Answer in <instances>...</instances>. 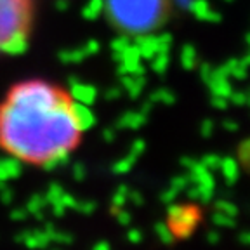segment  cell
Wrapping results in <instances>:
<instances>
[{
  "instance_id": "obj_28",
  "label": "cell",
  "mask_w": 250,
  "mask_h": 250,
  "mask_svg": "<svg viewBox=\"0 0 250 250\" xmlns=\"http://www.w3.org/2000/svg\"><path fill=\"white\" fill-rule=\"evenodd\" d=\"M214 210L223 212V214L231 215V217H236V215H238V207H236L233 202H229V200H226V198L215 200V202H214Z\"/></svg>"
},
{
  "instance_id": "obj_47",
  "label": "cell",
  "mask_w": 250,
  "mask_h": 250,
  "mask_svg": "<svg viewBox=\"0 0 250 250\" xmlns=\"http://www.w3.org/2000/svg\"><path fill=\"white\" fill-rule=\"evenodd\" d=\"M125 238H127V242L137 245V243H141L143 240H145V236H143V233H141L139 229H129L127 234H125Z\"/></svg>"
},
{
  "instance_id": "obj_60",
  "label": "cell",
  "mask_w": 250,
  "mask_h": 250,
  "mask_svg": "<svg viewBox=\"0 0 250 250\" xmlns=\"http://www.w3.org/2000/svg\"><path fill=\"white\" fill-rule=\"evenodd\" d=\"M4 184H7V183H2V181H0V186H4Z\"/></svg>"
},
{
  "instance_id": "obj_56",
  "label": "cell",
  "mask_w": 250,
  "mask_h": 250,
  "mask_svg": "<svg viewBox=\"0 0 250 250\" xmlns=\"http://www.w3.org/2000/svg\"><path fill=\"white\" fill-rule=\"evenodd\" d=\"M153 106H155V104H153V103L148 99V101H145V103H143V104H141L139 111H143V113H145V115H149V113H151V111H153Z\"/></svg>"
},
{
  "instance_id": "obj_4",
  "label": "cell",
  "mask_w": 250,
  "mask_h": 250,
  "mask_svg": "<svg viewBox=\"0 0 250 250\" xmlns=\"http://www.w3.org/2000/svg\"><path fill=\"white\" fill-rule=\"evenodd\" d=\"M202 221V212L196 205H179L172 202L167 205V224L176 240H186L193 234Z\"/></svg>"
},
{
  "instance_id": "obj_33",
  "label": "cell",
  "mask_w": 250,
  "mask_h": 250,
  "mask_svg": "<svg viewBox=\"0 0 250 250\" xmlns=\"http://www.w3.org/2000/svg\"><path fill=\"white\" fill-rule=\"evenodd\" d=\"M249 153H250V141L243 139L238 146V164L243 168H249Z\"/></svg>"
},
{
  "instance_id": "obj_16",
  "label": "cell",
  "mask_w": 250,
  "mask_h": 250,
  "mask_svg": "<svg viewBox=\"0 0 250 250\" xmlns=\"http://www.w3.org/2000/svg\"><path fill=\"white\" fill-rule=\"evenodd\" d=\"M30 49V33H21V35L14 37L4 45V49L0 51V54L5 56H23Z\"/></svg>"
},
{
  "instance_id": "obj_45",
  "label": "cell",
  "mask_w": 250,
  "mask_h": 250,
  "mask_svg": "<svg viewBox=\"0 0 250 250\" xmlns=\"http://www.w3.org/2000/svg\"><path fill=\"white\" fill-rule=\"evenodd\" d=\"M59 202H61V205H62L64 208H66V210H73L78 200L75 198V195H70V193L64 191V193L61 195V198H59Z\"/></svg>"
},
{
  "instance_id": "obj_13",
  "label": "cell",
  "mask_w": 250,
  "mask_h": 250,
  "mask_svg": "<svg viewBox=\"0 0 250 250\" xmlns=\"http://www.w3.org/2000/svg\"><path fill=\"white\" fill-rule=\"evenodd\" d=\"M120 83L122 90H125L130 99H137L141 98L146 87V77L145 75H122Z\"/></svg>"
},
{
  "instance_id": "obj_5",
  "label": "cell",
  "mask_w": 250,
  "mask_h": 250,
  "mask_svg": "<svg viewBox=\"0 0 250 250\" xmlns=\"http://www.w3.org/2000/svg\"><path fill=\"white\" fill-rule=\"evenodd\" d=\"M68 83H70V99L71 101L82 103V104L92 106L98 101V87H94L92 83H87L80 80L78 77L71 75L68 77Z\"/></svg>"
},
{
  "instance_id": "obj_53",
  "label": "cell",
  "mask_w": 250,
  "mask_h": 250,
  "mask_svg": "<svg viewBox=\"0 0 250 250\" xmlns=\"http://www.w3.org/2000/svg\"><path fill=\"white\" fill-rule=\"evenodd\" d=\"M195 158L193 156H181V160H179V164H181V167H184L186 170H189V168L195 165Z\"/></svg>"
},
{
  "instance_id": "obj_30",
  "label": "cell",
  "mask_w": 250,
  "mask_h": 250,
  "mask_svg": "<svg viewBox=\"0 0 250 250\" xmlns=\"http://www.w3.org/2000/svg\"><path fill=\"white\" fill-rule=\"evenodd\" d=\"M130 42H132V37L127 35V33H122V35H118L117 39L109 42V49H111V52H122L125 47L130 45Z\"/></svg>"
},
{
  "instance_id": "obj_42",
  "label": "cell",
  "mask_w": 250,
  "mask_h": 250,
  "mask_svg": "<svg viewBox=\"0 0 250 250\" xmlns=\"http://www.w3.org/2000/svg\"><path fill=\"white\" fill-rule=\"evenodd\" d=\"M14 196H16L14 191H12L7 184L0 186V203H4V205H11V203L14 202Z\"/></svg>"
},
{
  "instance_id": "obj_36",
  "label": "cell",
  "mask_w": 250,
  "mask_h": 250,
  "mask_svg": "<svg viewBox=\"0 0 250 250\" xmlns=\"http://www.w3.org/2000/svg\"><path fill=\"white\" fill-rule=\"evenodd\" d=\"M71 176H73L75 181L82 183L87 177V167L83 164H80V162H75V164L71 165Z\"/></svg>"
},
{
  "instance_id": "obj_34",
  "label": "cell",
  "mask_w": 250,
  "mask_h": 250,
  "mask_svg": "<svg viewBox=\"0 0 250 250\" xmlns=\"http://www.w3.org/2000/svg\"><path fill=\"white\" fill-rule=\"evenodd\" d=\"M156 42H158V52H170L174 37L170 33H160V35H156Z\"/></svg>"
},
{
  "instance_id": "obj_46",
  "label": "cell",
  "mask_w": 250,
  "mask_h": 250,
  "mask_svg": "<svg viewBox=\"0 0 250 250\" xmlns=\"http://www.w3.org/2000/svg\"><path fill=\"white\" fill-rule=\"evenodd\" d=\"M177 195H179V193H177L176 189H174V188H168V189H164V191H162L160 202H162V203H165V205H168V203L176 202Z\"/></svg>"
},
{
  "instance_id": "obj_1",
  "label": "cell",
  "mask_w": 250,
  "mask_h": 250,
  "mask_svg": "<svg viewBox=\"0 0 250 250\" xmlns=\"http://www.w3.org/2000/svg\"><path fill=\"white\" fill-rule=\"evenodd\" d=\"M80 136L70 96L47 80L16 83L0 104V148L21 162L40 165L51 156L71 153Z\"/></svg>"
},
{
  "instance_id": "obj_59",
  "label": "cell",
  "mask_w": 250,
  "mask_h": 250,
  "mask_svg": "<svg viewBox=\"0 0 250 250\" xmlns=\"http://www.w3.org/2000/svg\"><path fill=\"white\" fill-rule=\"evenodd\" d=\"M224 2H228V4H231V2H233V0H224Z\"/></svg>"
},
{
  "instance_id": "obj_11",
  "label": "cell",
  "mask_w": 250,
  "mask_h": 250,
  "mask_svg": "<svg viewBox=\"0 0 250 250\" xmlns=\"http://www.w3.org/2000/svg\"><path fill=\"white\" fill-rule=\"evenodd\" d=\"M146 122H148V115H145L139 109H129L125 111L124 115H120L115 124V129L122 130V129H132V130H139L141 127H145Z\"/></svg>"
},
{
  "instance_id": "obj_41",
  "label": "cell",
  "mask_w": 250,
  "mask_h": 250,
  "mask_svg": "<svg viewBox=\"0 0 250 250\" xmlns=\"http://www.w3.org/2000/svg\"><path fill=\"white\" fill-rule=\"evenodd\" d=\"M28 215L30 214H28L26 207H16L9 212V217H11L14 223H23V221H26L28 219Z\"/></svg>"
},
{
  "instance_id": "obj_38",
  "label": "cell",
  "mask_w": 250,
  "mask_h": 250,
  "mask_svg": "<svg viewBox=\"0 0 250 250\" xmlns=\"http://www.w3.org/2000/svg\"><path fill=\"white\" fill-rule=\"evenodd\" d=\"M214 129H215L214 120L205 118V120L202 122V125H200V136H202L203 139H210L212 134H214Z\"/></svg>"
},
{
  "instance_id": "obj_57",
  "label": "cell",
  "mask_w": 250,
  "mask_h": 250,
  "mask_svg": "<svg viewBox=\"0 0 250 250\" xmlns=\"http://www.w3.org/2000/svg\"><path fill=\"white\" fill-rule=\"evenodd\" d=\"M236 240H238L240 243H242V245H250V234L247 233V231H242V233L238 234V236H236Z\"/></svg>"
},
{
  "instance_id": "obj_48",
  "label": "cell",
  "mask_w": 250,
  "mask_h": 250,
  "mask_svg": "<svg viewBox=\"0 0 250 250\" xmlns=\"http://www.w3.org/2000/svg\"><path fill=\"white\" fill-rule=\"evenodd\" d=\"M122 94H124L122 87H111L104 92V99L106 101H117V99L122 98Z\"/></svg>"
},
{
  "instance_id": "obj_2",
  "label": "cell",
  "mask_w": 250,
  "mask_h": 250,
  "mask_svg": "<svg viewBox=\"0 0 250 250\" xmlns=\"http://www.w3.org/2000/svg\"><path fill=\"white\" fill-rule=\"evenodd\" d=\"M168 0H104V14L122 33L155 31L167 20Z\"/></svg>"
},
{
  "instance_id": "obj_17",
  "label": "cell",
  "mask_w": 250,
  "mask_h": 250,
  "mask_svg": "<svg viewBox=\"0 0 250 250\" xmlns=\"http://www.w3.org/2000/svg\"><path fill=\"white\" fill-rule=\"evenodd\" d=\"M181 66L186 71H193L198 66V51L193 43H184L183 49H181V56H179Z\"/></svg>"
},
{
  "instance_id": "obj_25",
  "label": "cell",
  "mask_w": 250,
  "mask_h": 250,
  "mask_svg": "<svg viewBox=\"0 0 250 250\" xmlns=\"http://www.w3.org/2000/svg\"><path fill=\"white\" fill-rule=\"evenodd\" d=\"M148 99L153 104H156V103H160V104H174L176 103V94L172 92L170 89H167V87H160V89H156L155 92L149 94Z\"/></svg>"
},
{
  "instance_id": "obj_27",
  "label": "cell",
  "mask_w": 250,
  "mask_h": 250,
  "mask_svg": "<svg viewBox=\"0 0 250 250\" xmlns=\"http://www.w3.org/2000/svg\"><path fill=\"white\" fill-rule=\"evenodd\" d=\"M234 219H236V217H231V215H226V214H223V212L214 210L210 221H212V224H214V226H217V228L233 229V228H236V221H234Z\"/></svg>"
},
{
  "instance_id": "obj_14",
  "label": "cell",
  "mask_w": 250,
  "mask_h": 250,
  "mask_svg": "<svg viewBox=\"0 0 250 250\" xmlns=\"http://www.w3.org/2000/svg\"><path fill=\"white\" fill-rule=\"evenodd\" d=\"M189 177H191V183L193 184H200V186H207V188H214L215 189V177H214V172L208 170L202 162L196 160L195 165H193L189 170H188Z\"/></svg>"
},
{
  "instance_id": "obj_37",
  "label": "cell",
  "mask_w": 250,
  "mask_h": 250,
  "mask_svg": "<svg viewBox=\"0 0 250 250\" xmlns=\"http://www.w3.org/2000/svg\"><path fill=\"white\" fill-rule=\"evenodd\" d=\"M113 215H115V219H117V223L120 224V226H130V223H132V214L124 207L118 208Z\"/></svg>"
},
{
  "instance_id": "obj_35",
  "label": "cell",
  "mask_w": 250,
  "mask_h": 250,
  "mask_svg": "<svg viewBox=\"0 0 250 250\" xmlns=\"http://www.w3.org/2000/svg\"><path fill=\"white\" fill-rule=\"evenodd\" d=\"M202 162L205 167L208 168V170H219V164H221V156L219 155H215V153H208V155H205V156H202Z\"/></svg>"
},
{
  "instance_id": "obj_19",
  "label": "cell",
  "mask_w": 250,
  "mask_h": 250,
  "mask_svg": "<svg viewBox=\"0 0 250 250\" xmlns=\"http://www.w3.org/2000/svg\"><path fill=\"white\" fill-rule=\"evenodd\" d=\"M47 234H49V238L51 242H56V243H61V245H70V243L75 242L73 234L71 233H66V231H61L56 224L52 223H45L42 228Z\"/></svg>"
},
{
  "instance_id": "obj_39",
  "label": "cell",
  "mask_w": 250,
  "mask_h": 250,
  "mask_svg": "<svg viewBox=\"0 0 250 250\" xmlns=\"http://www.w3.org/2000/svg\"><path fill=\"white\" fill-rule=\"evenodd\" d=\"M146 151V143L145 139H136L130 145V149H129V155H132L136 160H139V156L143 155V153Z\"/></svg>"
},
{
  "instance_id": "obj_50",
  "label": "cell",
  "mask_w": 250,
  "mask_h": 250,
  "mask_svg": "<svg viewBox=\"0 0 250 250\" xmlns=\"http://www.w3.org/2000/svg\"><path fill=\"white\" fill-rule=\"evenodd\" d=\"M103 139H104V143H113V141L117 139V129L106 127V129L103 130Z\"/></svg>"
},
{
  "instance_id": "obj_43",
  "label": "cell",
  "mask_w": 250,
  "mask_h": 250,
  "mask_svg": "<svg viewBox=\"0 0 250 250\" xmlns=\"http://www.w3.org/2000/svg\"><path fill=\"white\" fill-rule=\"evenodd\" d=\"M210 106L219 111H224L229 106V99L228 98H221V96H210Z\"/></svg>"
},
{
  "instance_id": "obj_15",
  "label": "cell",
  "mask_w": 250,
  "mask_h": 250,
  "mask_svg": "<svg viewBox=\"0 0 250 250\" xmlns=\"http://www.w3.org/2000/svg\"><path fill=\"white\" fill-rule=\"evenodd\" d=\"M219 170L223 174L224 181L228 186L236 184L240 177V164L238 160H234L233 156H221V164H219Z\"/></svg>"
},
{
  "instance_id": "obj_52",
  "label": "cell",
  "mask_w": 250,
  "mask_h": 250,
  "mask_svg": "<svg viewBox=\"0 0 250 250\" xmlns=\"http://www.w3.org/2000/svg\"><path fill=\"white\" fill-rule=\"evenodd\" d=\"M223 129L228 130V132H236L240 129V125L234 120H223Z\"/></svg>"
},
{
  "instance_id": "obj_49",
  "label": "cell",
  "mask_w": 250,
  "mask_h": 250,
  "mask_svg": "<svg viewBox=\"0 0 250 250\" xmlns=\"http://www.w3.org/2000/svg\"><path fill=\"white\" fill-rule=\"evenodd\" d=\"M205 240H207V243H210V245H217L219 242H221V233L219 231H207L205 233Z\"/></svg>"
},
{
  "instance_id": "obj_10",
  "label": "cell",
  "mask_w": 250,
  "mask_h": 250,
  "mask_svg": "<svg viewBox=\"0 0 250 250\" xmlns=\"http://www.w3.org/2000/svg\"><path fill=\"white\" fill-rule=\"evenodd\" d=\"M23 172V162L14 155H7L0 158V181L9 183L21 176Z\"/></svg>"
},
{
  "instance_id": "obj_32",
  "label": "cell",
  "mask_w": 250,
  "mask_h": 250,
  "mask_svg": "<svg viewBox=\"0 0 250 250\" xmlns=\"http://www.w3.org/2000/svg\"><path fill=\"white\" fill-rule=\"evenodd\" d=\"M189 184H193L191 183V177H189V174H181V176H174L172 177V181H170V188H174L177 193H181V191H184Z\"/></svg>"
},
{
  "instance_id": "obj_58",
  "label": "cell",
  "mask_w": 250,
  "mask_h": 250,
  "mask_svg": "<svg viewBox=\"0 0 250 250\" xmlns=\"http://www.w3.org/2000/svg\"><path fill=\"white\" fill-rule=\"evenodd\" d=\"M172 2H174V4H176L179 9H183V11H188L193 0H172Z\"/></svg>"
},
{
  "instance_id": "obj_22",
  "label": "cell",
  "mask_w": 250,
  "mask_h": 250,
  "mask_svg": "<svg viewBox=\"0 0 250 250\" xmlns=\"http://www.w3.org/2000/svg\"><path fill=\"white\" fill-rule=\"evenodd\" d=\"M70 164H71V155H70V153H64V155L51 156V158L43 160L40 165L43 167V170L54 172V170H59V168H62V167H68Z\"/></svg>"
},
{
  "instance_id": "obj_3",
  "label": "cell",
  "mask_w": 250,
  "mask_h": 250,
  "mask_svg": "<svg viewBox=\"0 0 250 250\" xmlns=\"http://www.w3.org/2000/svg\"><path fill=\"white\" fill-rule=\"evenodd\" d=\"M31 0H0V51L21 33H30Z\"/></svg>"
},
{
  "instance_id": "obj_8",
  "label": "cell",
  "mask_w": 250,
  "mask_h": 250,
  "mask_svg": "<svg viewBox=\"0 0 250 250\" xmlns=\"http://www.w3.org/2000/svg\"><path fill=\"white\" fill-rule=\"evenodd\" d=\"M14 242L28 247V249H47L51 245V238L43 229H28L21 231L14 236Z\"/></svg>"
},
{
  "instance_id": "obj_7",
  "label": "cell",
  "mask_w": 250,
  "mask_h": 250,
  "mask_svg": "<svg viewBox=\"0 0 250 250\" xmlns=\"http://www.w3.org/2000/svg\"><path fill=\"white\" fill-rule=\"evenodd\" d=\"M70 109H71V117L75 120V125L78 127L80 132H87V130H90L94 125L98 124V118H96L94 111L90 109V106L70 99Z\"/></svg>"
},
{
  "instance_id": "obj_29",
  "label": "cell",
  "mask_w": 250,
  "mask_h": 250,
  "mask_svg": "<svg viewBox=\"0 0 250 250\" xmlns=\"http://www.w3.org/2000/svg\"><path fill=\"white\" fill-rule=\"evenodd\" d=\"M62 193H64V188H62L61 184H59V183H51V184H49V188H47V191L43 193V196H45L47 203L51 205V203L59 202V198H61Z\"/></svg>"
},
{
  "instance_id": "obj_44",
  "label": "cell",
  "mask_w": 250,
  "mask_h": 250,
  "mask_svg": "<svg viewBox=\"0 0 250 250\" xmlns=\"http://www.w3.org/2000/svg\"><path fill=\"white\" fill-rule=\"evenodd\" d=\"M127 202H130L136 207H143L145 205V196L141 191H136V189H129V195H127Z\"/></svg>"
},
{
  "instance_id": "obj_20",
  "label": "cell",
  "mask_w": 250,
  "mask_h": 250,
  "mask_svg": "<svg viewBox=\"0 0 250 250\" xmlns=\"http://www.w3.org/2000/svg\"><path fill=\"white\" fill-rule=\"evenodd\" d=\"M82 18L87 21H96L104 14V0H89L82 7Z\"/></svg>"
},
{
  "instance_id": "obj_23",
  "label": "cell",
  "mask_w": 250,
  "mask_h": 250,
  "mask_svg": "<svg viewBox=\"0 0 250 250\" xmlns=\"http://www.w3.org/2000/svg\"><path fill=\"white\" fill-rule=\"evenodd\" d=\"M153 229H155V234L158 236V240H160L164 245L170 247V245L176 243V236H174V233H172V229L167 224V221H158V223H155Z\"/></svg>"
},
{
  "instance_id": "obj_12",
  "label": "cell",
  "mask_w": 250,
  "mask_h": 250,
  "mask_svg": "<svg viewBox=\"0 0 250 250\" xmlns=\"http://www.w3.org/2000/svg\"><path fill=\"white\" fill-rule=\"evenodd\" d=\"M134 43L139 49L141 59H149L158 52V42H156V35L153 31H146V33H139V35H134Z\"/></svg>"
},
{
  "instance_id": "obj_54",
  "label": "cell",
  "mask_w": 250,
  "mask_h": 250,
  "mask_svg": "<svg viewBox=\"0 0 250 250\" xmlns=\"http://www.w3.org/2000/svg\"><path fill=\"white\" fill-rule=\"evenodd\" d=\"M54 7H56V11H59V12H66L68 9H70V0H56Z\"/></svg>"
},
{
  "instance_id": "obj_31",
  "label": "cell",
  "mask_w": 250,
  "mask_h": 250,
  "mask_svg": "<svg viewBox=\"0 0 250 250\" xmlns=\"http://www.w3.org/2000/svg\"><path fill=\"white\" fill-rule=\"evenodd\" d=\"M73 210H77L78 214L90 215V214H94V212L98 210V203L94 202V200H78Z\"/></svg>"
},
{
  "instance_id": "obj_18",
  "label": "cell",
  "mask_w": 250,
  "mask_h": 250,
  "mask_svg": "<svg viewBox=\"0 0 250 250\" xmlns=\"http://www.w3.org/2000/svg\"><path fill=\"white\" fill-rule=\"evenodd\" d=\"M49 207V203H47L45 196L40 195V193H35V195H31L30 200H28L26 203V210L30 215H33V217L37 219V221H43V210Z\"/></svg>"
},
{
  "instance_id": "obj_21",
  "label": "cell",
  "mask_w": 250,
  "mask_h": 250,
  "mask_svg": "<svg viewBox=\"0 0 250 250\" xmlns=\"http://www.w3.org/2000/svg\"><path fill=\"white\" fill-rule=\"evenodd\" d=\"M130 188L127 184H118L117 189H115L113 196H111V203H109V214H115L118 208L125 207L127 203V195H129Z\"/></svg>"
},
{
  "instance_id": "obj_9",
  "label": "cell",
  "mask_w": 250,
  "mask_h": 250,
  "mask_svg": "<svg viewBox=\"0 0 250 250\" xmlns=\"http://www.w3.org/2000/svg\"><path fill=\"white\" fill-rule=\"evenodd\" d=\"M188 11L191 12L196 20L207 21V23H221V20H223V14L212 9L208 0H193Z\"/></svg>"
},
{
  "instance_id": "obj_24",
  "label": "cell",
  "mask_w": 250,
  "mask_h": 250,
  "mask_svg": "<svg viewBox=\"0 0 250 250\" xmlns=\"http://www.w3.org/2000/svg\"><path fill=\"white\" fill-rule=\"evenodd\" d=\"M151 70L155 71L156 75H165L168 70V64H170V52H156L151 59Z\"/></svg>"
},
{
  "instance_id": "obj_55",
  "label": "cell",
  "mask_w": 250,
  "mask_h": 250,
  "mask_svg": "<svg viewBox=\"0 0 250 250\" xmlns=\"http://www.w3.org/2000/svg\"><path fill=\"white\" fill-rule=\"evenodd\" d=\"M94 250H109L111 249V243L108 242V240H98V242L92 245Z\"/></svg>"
},
{
  "instance_id": "obj_6",
  "label": "cell",
  "mask_w": 250,
  "mask_h": 250,
  "mask_svg": "<svg viewBox=\"0 0 250 250\" xmlns=\"http://www.w3.org/2000/svg\"><path fill=\"white\" fill-rule=\"evenodd\" d=\"M101 51V43L98 40H87L85 45L77 47V49H66V51H59L58 52V59L62 64H78L82 62L83 59L90 58V56H96Z\"/></svg>"
},
{
  "instance_id": "obj_26",
  "label": "cell",
  "mask_w": 250,
  "mask_h": 250,
  "mask_svg": "<svg viewBox=\"0 0 250 250\" xmlns=\"http://www.w3.org/2000/svg\"><path fill=\"white\" fill-rule=\"evenodd\" d=\"M136 162L137 160L132 155H127V156H124V158H120V160H117L113 165H111V172L117 174V176H125V174H129V172L132 170L134 165H136Z\"/></svg>"
},
{
  "instance_id": "obj_51",
  "label": "cell",
  "mask_w": 250,
  "mask_h": 250,
  "mask_svg": "<svg viewBox=\"0 0 250 250\" xmlns=\"http://www.w3.org/2000/svg\"><path fill=\"white\" fill-rule=\"evenodd\" d=\"M49 207H51V212L56 215V217H62V215L66 214V208L62 207V205H61V202L51 203V205H49Z\"/></svg>"
},
{
  "instance_id": "obj_40",
  "label": "cell",
  "mask_w": 250,
  "mask_h": 250,
  "mask_svg": "<svg viewBox=\"0 0 250 250\" xmlns=\"http://www.w3.org/2000/svg\"><path fill=\"white\" fill-rule=\"evenodd\" d=\"M228 99H229V103H233V104H236V106H245L247 103H249L247 92H243V90H233Z\"/></svg>"
}]
</instances>
